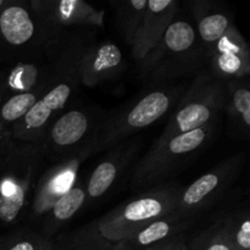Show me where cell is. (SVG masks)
<instances>
[{
    "label": "cell",
    "mask_w": 250,
    "mask_h": 250,
    "mask_svg": "<svg viewBox=\"0 0 250 250\" xmlns=\"http://www.w3.org/2000/svg\"><path fill=\"white\" fill-rule=\"evenodd\" d=\"M44 163L38 143L16 142L0 165V233L19 227L27 216Z\"/></svg>",
    "instance_id": "obj_2"
},
{
    "label": "cell",
    "mask_w": 250,
    "mask_h": 250,
    "mask_svg": "<svg viewBox=\"0 0 250 250\" xmlns=\"http://www.w3.org/2000/svg\"><path fill=\"white\" fill-rule=\"evenodd\" d=\"M211 63V75L222 82L248 78L250 73V53L246 41L231 26L227 33L207 50Z\"/></svg>",
    "instance_id": "obj_13"
},
{
    "label": "cell",
    "mask_w": 250,
    "mask_h": 250,
    "mask_svg": "<svg viewBox=\"0 0 250 250\" xmlns=\"http://www.w3.org/2000/svg\"><path fill=\"white\" fill-rule=\"evenodd\" d=\"M234 250H250V222L248 211H236L217 221Z\"/></svg>",
    "instance_id": "obj_24"
},
{
    "label": "cell",
    "mask_w": 250,
    "mask_h": 250,
    "mask_svg": "<svg viewBox=\"0 0 250 250\" xmlns=\"http://www.w3.org/2000/svg\"><path fill=\"white\" fill-rule=\"evenodd\" d=\"M87 203L85 187L76 182L43 216V231L49 238H53L60 227L65 226Z\"/></svg>",
    "instance_id": "obj_18"
},
{
    "label": "cell",
    "mask_w": 250,
    "mask_h": 250,
    "mask_svg": "<svg viewBox=\"0 0 250 250\" xmlns=\"http://www.w3.org/2000/svg\"><path fill=\"white\" fill-rule=\"evenodd\" d=\"M63 32L46 21L32 0H6L0 7V62L15 65L46 58Z\"/></svg>",
    "instance_id": "obj_1"
},
{
    "label": "cell",
    "mask_w": 250,
    "mask_h": 250,
    "mask_svg": "<svg viewBox=\"0 0 250 250\" xmlns=\"http://www.w3.org/2000/svg\"><path fill=\"white\" fill-rule=\"evenodd\" d=\"M39 14L61 31L95 28L103 23V10L81 0H32Z\"/></svg>",
    "instance_id": "obj_14"
},
{
    "label": "cell",
    "mask_w": 250,
    "mask_h": 250,
    "mask_svg": "<svg viewBox=\"0 0 250 250\" xmlns=\"http://www.w3.org/2000/svg\"><path fill=\"white\" fill-rule=\"evenodd\" d=\"M46 250H61V249L59 248V247L56 246V244L54 243V241H53V244H51V247H50V248H48V249H46Z\"/></svg>",
    "instance_id": "obj_29"
},
{
    "label": "cell",
    "mask_w": 250,
    "mask_h": 250,
    "mask_svg": "<svg viewBox=\"0 0 250 250\" xmlns=\"http://www.w3.org/2000/svg\"><path fill=\"white\" fill-rule=\"evenodd\" d=\"M225 84L211 73L198 76L172 110L159 139L172 138L214 124L219 112L224 110Z\"/></svg>",
    "instance_id": "obj_8"
},
{
    "label": "cell",
    "mask_w": 250,
    "mask_h": 250,
    "mask_svg": "<svg viewBox=\"0 0 250 250\" xmlns=\"http://www.w3.org/2000/svg\"><path fill=\"white\" fill-rule=\"evenodd\" d=\"M5 2H6V0H0V7H1V6H4V5H5Z\"/></svg>",
    "instance_id": "obj_30"
},
{
    "label": "cell",
    "mask_w": 250,
    "mask_h": 250,
    "mask_svg": "<svg viewBox=\"0 0 250 250\" xmlns=\"http://www.w3.org/2000/svg\"><path fill=\"white\" fill-rule=\"evenodd\" d=\"M105 116L89 107H71L61 112L37 142L44 160L53 164L87 158V150L97 137Z\"/></svg>",
    "instance_id": "obj_5"
},
{
    "label": "cell",
    "mask_w": 250,
    "mask_h": 250,
    "mask_svg": "<svg viewBox=\"0 0 250 250\" xmlns=\"http://www.w3.org/2000/svg\"><path fill=\"white\" fill-rule=\"evenodd\" d=\"M115 15L120 31L131 45L141 27L146 11L148 0H128L115 2Z\"/></svg>",
    "instance_id": "obj_23"
},
{
    "label": "cell",
    "mask_w": 250,
    "mask_h": 250,
    "mask_svg": "<svg viewBox=\"0 0 250 250\" xmlns=\"http://www.w3.org/2000/svg\"><path fill=\"white\" fill-rule=\"evenodd\" d=\"M181 189L155 187L146 194L128 200L97 220L100 231L116 246L146 225L173 214Z\"/></svg>",
    "instance_id": "obj_7"
},
{
    "label": "cell",
    "mask_w": 250,
    "mask_h": 250,
    "mask_svg": "<svg viewBox=\"0 0 250 250\" xmlns=\"http://www.w3.org/2000/svg\"><path fill=\"white\" fill-rule=\"evenodd\" d=\"M0 98H1V90H0Z\"/></svg>",
    "instance_id": "obj_31"
},
{
    "label": "cell",
    "mask_w": 250,
    "mask_h": 250,
    "mask_svg": "<svg viewBox=\"0 0 250 250\" xmlns=\"http://www.w3.org/2000/svg\"><path fill=\"white\" fill-rule=\"evenodd\" d=\"M195 16H197L195 31L199 34L200 42L208 45L205 50L211 48L217 41H220L232 26L229 16L221 11H211L202 7L195 10Z\"/></svg>",
    "instance_id": "obj_21"
},
{
    "label": "cell",
    "mask_w": 250,
    "mask_h": 250,
    "mask_svg": "<svg viewBox=\"0 0 250 250\" xmlns=\"http://www.w3.org/2000/svg\"><path fill=\"white\" fill-rule=\"evenodd\" d=\"M188 246L190 250H234L219 222L197 234Z\"/></svg>",
    "instance_id": "obj_25"
},
{
    "label": "cell",
    "mask_w": 250,
    "mask_h": 250,
    "mask_svg": "<svg viewBox=\"0 0 250 250\" xmlns=\"http://www.w3.org/2000/svg\"><path fill=\"white\" fill-rule=\"evenodd\" d=\"M164 244H165V242H164V243H160V244H158V246L153 247V248H149V249H146V250H161V249H163Z\"/></svg>",
    "instance_id": "obj_28"
},
{
    "label": "cell",
    "mask_w": 250,
    "mask_h": 250,
    "mask_svg": "<svg viewBox=\"0 0 250 250\" xmlns=\"http://www.w3.org/2000/svg\"><path fill=\"white\" fill-rule=\"evenodd\" d=\"M161 250H190V248L181 233L166 241Z\"/></svg>",
    "instance_id": "obj_27"
},
{
    "label": "cell",
    "mask_w": 250,
    "mask_h": 250,
    "mask_svg": "<svg viewBox=\"0 0 250 250\" xmlns=\"http://www.w3.org/2000/svg\"><path fill=\"white\" fill-rule=\"evenodd\" d=\"M53 244L42 232L31 227H15L0 233V250H46Z\"/></svg>",
    "instance_id": "obj_20"
},
{
    "label": "cell",
    "mask_w": 250,
    "mask_h": 250,
    "mask_svg": "<svg viewBox=\"0 0 250 250\" xmlns=\"http://www.w3.org/2000/svg\"><path fill=\"white\" fill-rule=\"evenodd\" d=\"M224 110L232 133L239 138L249 136L250 88L248 78L232 80L225 84Z\"/></svg>",
    "instance_id": "obj_17"
},
{
    "label": "cell",
    "mask_w": 250,
    "mask_h": 250,
    "mask_svg": "<svg viewBox=\"0 0 250 250\" xmlns=\"http://www.w3.org/2000/svg\"><path fill=\"white\" fill-rule=\"evenodd\" d=\"M83 158L54 164L42 172L37 181L27 216L31 220L43 219L51 207L77 182V172Z\"/></svg>",
    "instance_id": "obj_12"
},
{
    "label": "cell",
    "mask_w": 250,
    "mask_h": 250,
    "mask_svg": "<svg viewBox=\"0 0 250 250\" xmlns=\"http://www.w3.org/2000/svg\"><path fill=\"white\" fill-rule=\"evenodd\" d=\"M61 78V77H60ZM53 84L39 85L26 92L12 94L0 99V128L6 132H11L15 125L29 111L37 100L46 92Z\"/></svg>",
    "instance_id": "obj_19"
},
{
    "label": "cell",
    "mask_w": 250,
    "mask_h": 250,
    "mask_svg": "<svg viewBox=\"0 0 250 250\" xmlns=\"http://www.w3.org/2000/svg\"><path fill=\"white\" fill-rule=\"evenodd\" d=\"M80 83L75 76L65 75L59 78L15 125L10 132L11 138L19 143H37L41 141L51 122L67 109Z\"/></svg>",
    "instance_id": "obj_9"
},
{
    "label": "cell",
    "mask_w": 250,
    "mask_h": 250,
    "mask_svg": "<svg viewBox=\"0 0 250 250\" xmlns=\"http://www.w3.org/2000/svg\"><path fill=\"white\" fill-rule=\"evenodd\" d=\"M120 165L121 158L117 155H110L98 164L85 185L87 202L103 197L111 188L119 175Z\"/></svg>",
    "instance_id": "obj_22"
},
{
    "label": "cell",
    "mask_w": 250,
    "mask_h": 250,
    "mask_svg": "<svg viewBox=\"0 0 250 250\" xmlns=\"http://www.w3.org/2000/svg\"><path fill=\"white\" fill-rule=\"evenodd\" d=\"M176 12V0H148L144 19L131 44L133 58L138 62H143L160 42L165 29L173 21Z\"/></svg>",
    "instance_id": "obj_15"
},
{
    "label": "cell",
    "mask_w": 250,
    "mask_h": 250,
    "mask_svg": "<svg viewBox=\"0 0 250 250\" xmlns=\"http://www.w3.org/2000/svg\"><path fill=\"white\" fill-rule=\"evenodd\" d=\"M186 220L176 212L161 217L122 239L111 250H146L181 234Z\"/></svg>",
    "instance_id": "obj_16"
},
{
    "label": "cell",
    "mask_w": 250,
    "mask_h": 250,
    "mask_svg": "<svg viewBox=\"0 0 250 250\" xmlns=\"http://www.w3.org/2000/svg\"><path fill=\"white\" fill-rule=\"evenodd\" d=\"M178 89L159 87L142 95L131 106L122 107L112 116H106L97 137L87 150V158L93 153L115 146L126 137L146 128L165 116L177 99Z\"/></svg>",
    "instance_id": "obj_6"
},
{
    "label": "cell",
    "mask_w": 250,
    "mask_h": 250,
    "mask_svg": "<svg viewBox=\"0 0 250 250\" xmlns=\"http://www.w3.org/2000/svg\"><path fill=\"white\" fill-rule=\"evenodd\" d=\"M214 127L212 124L172 138L158 139L137 165L132 180L133 187L158 186L189 164L209 143Z\"/></svg>",
    "instance_id": "obj_3"
},
{
    "label": "cell",
    "mask_w": 250,
    "mask_h": 250,
    "mask_svg": "<svg viewBox=\"0 0 250 250\" xmlns=\"http://www.w3.org/2000/svg\"><path fill=\"white\" fill-rule=\"evenodd\" d=\"M205 58V45L198 39L193 24L183 20H175L168 24L160 42L142 62V67L149 78L163 81L199 67Z\"/></svg>",
    "instance_id": "obj_4"
},
{
    "label": "cell",
    "mask_w": 250,
    "mask_h": 250,
    "mask_svg": "<svg viewBox=\"0 0 250 250\" xmlns=\"http://www.w3.org/2000/svg\"><path fill=\"white\" fill-rule=\"evenodd\" d=\"M239 160L241 158L238 156L233 160L226 161L219 167L200 176L187 188L181 189L176 205V214L185 219L209 207L214 200L221 197L241 168Z\"/></svg>",
    "instance_id": "obj_10"
},
{
    "label": "cell",
    "mask_w": 250,
    "mask_h": 250,
    "mask_svg": "<svg viewBox=\"0 0 250 250\" xmlns=\"http://www.w3.org/2000/svg\"><path fill=\"white\" fill-rule=\"evenodd\" d=\"M16 142L11 138L9 132L0 128V165L6 160L9 154L11 153Z\"/></svg>",
    "instance_id": "obj_26"
},
{
    "label": "cell",
    "mask_w": 250,
    "mask_h": 250,
    "mask_svg": "<svg viewBox=\"0 0 250 250\" xmlns=\"http://www.w3.org/2000/svg\"><path fill=\"white\" fill-rule=\"evenodd\" d=\"M122 66L124 56L116 44L89 42L77 55L75 75L80 85L92 88L112 80L122 71Z\"/></svg>",
    "instance_id": "obj_11"
}]
</instances>
